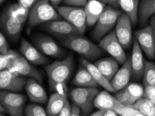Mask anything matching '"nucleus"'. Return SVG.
<instances>
[{
  "label": "nucleus",
  "instance_id": "nucleus-1",
  "mask_svg": "<svg viewBox=\"0 0 155 116\" xmlns=\"http://www.w3.org/2000/svg\"><path fill=\"white\" fill-rule=\"evenodd\" d=\"M73 67V57L70 54L63 60L54 61L46 66L45 70L51 90L63 94H68L67 82L72 75Z\"/></svg>",
  "mask_w": 155,
  "mask_h": 116
},
{
  "label": "nucleus",
  "instance_id": "nucleus-2",
  "mask_svg": "<svg viewBox=\"0 0 155 116\" xmlns=\"http://www.w3.org/2000/svg\"><path fill=\"white\" fill-rule=\"evenodd\" d=\"M56 8L49 0H39L29 9L28 17L29 31L36 26L60 18Z\"/></svg>",
  "mask_w": 155,
  "mask_h": 116
},
{
  "label": "nucleus",
  "instance_id": "nucleus-3",
  "mask_svg": "<svg viewBox=\"0 0 155 116\" xmlns=\"http://www.w3.org/2000/svg\"><path fill=\"white\" fill-rule=\"evenodd\" d=\"M61 44L88 60H95L103 54V49L82 35L71 37L60 41Z\"/></svg>",
  "mask_w": 155,
  "mask_h": 116
},
{
  "label": "nucleus",
  "instance_id": "nucleus-4",
  "mask_svg": "<svg viewBox=\"0 0 155 116\" xmlns=\"http://www.w3.org/2000/svg\"><path fill=\"white\" fill-rule=\"evenodd\" d=\"M122 12L110 5L105 7L102 15L96 22L92 31V36L96 41H100L104 35L111 31L113 28L116 25Z\"/></svg>",
  "mask_w": 155,
  "mask_h": 116
},
{
  "label": "nucleus",
  "instance_id": "nucleus-5",
  "mask_svg": "<svg viewBox=\"0 0 155 116\" xmlns=\"http://www.w3.org/2000/svg\"><path fill=\"white\" fill-rule=\"evenodd\" d=\"M40 29L61 41L71 37L82 35L72 24L65 20L56 19L41 25Z\"/></svg>",
  "mask_w": 155,
  "mask_h": 116
},
{
  "label": "nucleus",
  "instance_id": "nucleus-6",
  "mask_svg": "<svg viewBox=\"0 0 155 116\" xmlns=\"http://www.w3.org/2000/svg\"><path fill=\"white\" fill-rule=\"evenodd\" d=\"M99 93L95 87H77L70 92V98L81 108L84 114H88L93 109L94 100Z\"/></svg>",
  "mask_w": 155,
  "mask_h": 116
},
{
  "label": "nucleus",
  "instance_id": "nucleus-7",
  "mask_svg": "<svg viewBox=\"0 0 155 116\" xmlns=\"http://www.w3.org/2000/svg\"><path fill=\"white\" fill-rule=\"evenodd\" d=\"M56 8L61 17L72 24L82 35L84 34L87 27L84 7L58 6Z\"/></svg>",
  "mask_w": 155,
  "mask_h": 116
},
{
  "label": "nucleus",
  "instance_id": "nucleus-8",
  "mask_svg": "<svg viewBox=\"0 0 155 116\" xmlns=\"http://www.w3.org/2000/svg\"><path fill=\"white\" fill-rule=\"evenodd\" d=\"M0 101L7 108L11 116H22L25 115L26 98L22 94L2 90L0 93Z\"/></svg>",
  "mask_w": 155,
  "mask_h": 116
},
{
  "label": "nucleus",
  "instance_id": "nucleus-9",
  "mask_svg": "<svg viewBox=\"0 0 155 116\" xmlns=\"http://www.w3.org/2000/svg\"><path fill=\"white\" fill-rule=\"evenodd\" d=\"M99 46L117 60L119 63L123 64L127 58L124 47L118 41L115 30L110 31L100 40Z\"/></svg>",
  "mask_w": 155,
  "mask_h": 116
},
{
  "label": "nucleus",
  "instance_id": "nucleus-10",
  "mask_svg": "<svg viewBox=\"0 0 155 116\" xmlns=\"http://www.w3.org/2000/svg\"><path fill=\"white\" fill-rule=\"evenodd\" d=\"M31 64L32 63H30L25 56L18 54L17 57L11 63L8 70L17 75L33 78L40 83H42L43 75L41 72Z\"/></svg>",
  "mask_w": 155,
  "mask_h": 116
},
{
  "label": "nucleus",
  "instance_id": "nucleus-11",
  "mask_svg": "<svg viewBox=\"0 0 155 116\" xmlns=\"http://www.w3.org/2000/svg\"><path fill=\"white\" fill-rule=\"evenodd\" d=\"M33 42L35 47L45 55L52 58H61L64 55L65 51L48 35H37L33 38Z\"/></svg>",
  "mask_w": 155,
  "mask_h": 116
},
{
  "label": "nucleus",
  "instance_id": "nucleus-12",
  "mask_svg": "<svg viewBox=\"0 0 155 116\" xmlns=\"http://www.w3.org/2000/svg\"><path fill=\"white\" fill-rule=\"evenodd\" d=\"M136 39L142 51L149 59L155 58V41L151 25H147L141 29L136 31Z\"/></svg>",
  "mask_w": 155,
  "mask_h": 116
},
{
  "label": "nucleus",
  "instance_id": "nucleus-13",
  "mask_svg": "<svg viewBox=\"0 0 155 116\" xmlns=\"http://www.w3.org/2000/svg\"><path fill=\"white\" fill-rule=\"evenodd\" d=\"M20 75L15 74L8 69L2 70L0 72V88L2 90L21 92L25 88L27 79Z\"/></svg>",
  "mask_w": 155,
  "mask_h": 116
},
{
  "label": "nucleus",
  "instance_id": "nucleus-14",
  "mask_svg": "<svg viewBox=\"0 0 155 116\" xmlns=\"http://www.w3.org/2000/svg\"><path fill=\"white\" fill-rule=\"evenodd\" d=\"M131 26L133 25L130 18L127 14L122 13L116 23L115 31L118 41L125 49H128L133 41Z\"/></svg>",
  "mask_w": 155,
  "mask_h": 116
},
{
  "label": "nucleus",
  "instance_id": "nucleus-15",
  "mask_svg": "<svg viewBox=\"0 0 155 116\" xmlns=\"http://www.w3.org/2000/svg\"><path fill=\"white\" fill-rule=\"evenodd\" d=\"M143 93L144 88L142 85L137 83H131L118 91L115 98L121 104L132 106L136 101L143 97Z\"/></svg>",
  "mask_w": 155,
  "mask_h": 116
},
{
  "label": "nucleus",
  "instance_id": "nucleus-16",
  "mask_svg": "<svg viewBox=\"0 0 155 116\" xmlns=\"http://www.w3.org/2000/svg\"><path fill=\"white\" fill-rule=\"evenodd\" d=\"M22 23L11 17L5 10L2 13L1 27L2 32H4L11 41H18L22 31Z\"/></svg>",
  "mask_w": 155,
  "mask_h": 116
},
{
  "label": "nucleus",
  "instance_id": "nucleus-17",
  "mask_svg": "<svg viewBox=\"0 0 155 116\" xmlns=\"http://www.w3.org/2000/svg\"><path fill=\"white\" fill-rule=\"evenodd\" d=\"M130 58L134 79L140 80L143 77L145 60L143 56L142 49L136 38L132 41V52Z\"/></svg>",
  "mask_w": 155,
  "mask_h": 116
},
{
  "label": "nucleus",
  "instance_id": "nucleus-18",
  "mask_svg": "<svg viewBox=\"0 0 155 116\" xmlns=\"http://www.w3.org/2000/svg\"><path fill=\"white\" fill-rule=\"evenodd\" d=\"M20 51L23 56L34 65H43L48 62V59L45 54L24 38L21 41Z\"/></svg>",
  "mask_w": 155,
  "mask_h": 116
},
{
  "label": "nucleus",
  "instance_id": "nucleus-19",
  "mask_svg": "<svg viewBox=\"0 0 155 116\" xmlns=\"http://www.w3.org/2000/svg\"><path fill=\"white\" fill-rule=\"evenodd\" d=\"M132 76L131 58H127L123 64L121 68L118 70L114 77L111 80V83L115 92H118L123 89L129 84V81Z\"/></svg>",
  "mask_w": 155,
  "mask_h": 116
},
{
  "label": "nucleus",
  "instance_id": "nucleus-20",
  "mask_svg": "<svg viewBox=\"0 0 155 116\" xmlns=\"http://www.w3.org/2000/svg\"><path fill=\"white\" fill-rule=\"evenodd\" d=\"M25 91L27 92L28 98L32 102L45 104L48 100L46 91L36 79L33 78L27 79Z\"/></svg>",
  "mask_w": 155,
  "mask_h": 116
},
{
  "label": "nucleus",
  "instance_id": "nucleus-21",
  "mask_svg": "<svg viewBox=\"0 0 155 116\" xmlns=\"http://www.w3.org/2000/svg\"><path fill=\"white\" fill-rule=\"evenodd\" d=\"M105 7L106 4L99 0H88L84 6L88 27H92L95 25Z\"/></svg>",
  "mask_w": 155,
  "mask_h": 116
},
{
  "label": "nucleus",
  "instance_id": "nucleus-22",
  "mask_svg": "<svg viewBox=\"0 0 155 116\" xmlns=\"http://www.w3.org/2000/svg\"><path fill=\"white\" fill-rule=\"evenodd\" d=\"M81 63L82 65L84 66L88 72L92 75L95 81L97 83L102 87L104 88L107 91H109L110 93H114L115 91L113 88L111 83L110 80L107 79L105 76L101 72V71L96 67L95 64L91 63L87 60L86 58H81Z\"/></svg>",
  "mask_w": 155,
  "mask_h": 116
},
{
  "label": "nucleus",
  "instance_id": "nucleus-23",
  "mask_svg": "<svg viewBox=\"0 0 155 116\" xmlns=\"http://www.w3.org/2000/svg\"><path fill=\"white\" fill-rule=\"evenodd\" d=\"M94 64L101 71V72L110 81L119 70L118 62L113 57H107L100 59V60L96 61Z\"/></svg>",
  "mask_w": 155,
  "mask_h": 116
},
{
  "label": "nucleus",
  "instance_id": "nucleus-24",
  "mask_svg": "<svg viewBox=\"0 0 155 116\" xmlns=\"http://www.w3.org/2000/svg\"><path fill=\"white\" fill-rule=\"evenodd\" d=\"M68 99V94L55 92L50 96L47 106V113L50 116L59 115L65 101Z\"/></svg>",
  "mask_w": 155,
  "mask_h": 116
},
{
  "label": "nucleus",
  "instance_id": "nucleus-25",
  "mask_svg": "<svg viewBox=\"0 0 155 116\" xmlns=\"http://www.w3.org/2000/svg\"><path fill=\"white\" fill-rule=\"evenodd\" d=\"M155 15V0H141L138 8V22L145 26L150 18Z\"/></svg>",
  "mask_w": 155,
  "mask_h": 116
},
{
  "label": "nucleus",
  "instance_id": "nucleus-26",
  "mask_svg": "<svg viewBox=\"0 0 155 116\" xmlns=\"http://www.w3.org/2000/svg\"><path fill=\"white\" fill-rule=\"evenodd\" d=\"M139 0H118V6L130 18L133 26L138 21Z\"/></svg>",
  "mask_w": 155,
  "mask_h": 116
},
{
  "label": "nucleus",
  "instance_id": "nucleus-27",
  "mask_svg": "<svg viewBox=\"0 0 155 116\" xmlns=\"http://www.w3.org/2000/svg\"><path fill=\"white\" fill-rule=\"evenodd\" d=\"M80 68L76 75L74 76L72 84L77 87H95L97 88L99 85L93 79L92 75L88 72V70L83 66Z\"/></svg>",
  "mask_w": 155,
  "mask_h": 116
},
{
  "label": "nucleus",
  "instance_id": "nucleus-28",
  "mask_svg": "<svg viewBox=\"0 0 155 116\" xmlns=\"http://www.w3.org/2000/svg\"><path fill=\"white\" fill-rule=\"evenodd\" d=\"M109 91H104L97 94L94 100V106L97 108H112L118 102V99L112 96Z\"/></svg>",
  "mask_w": 155,
  "mask_h": 116
},
{
  "label": "nucleus",
  "instance_id": "nucleus-29",
  "mask_svg": "<svg viewBox=\"0 0 155 116\" xmlns=\"http://www.w3.org/2000/svg\"><path fill=\"white\" fill-rule=\"evenodd\" d=\"M29 9L30 8L22 6L19 3H15L8 6L5 8V11L11 17L15 18L21 23L24 24L29 17Z\"/></svg>",
  "mask_w": 155,
  "mask_h": 116
},
{
  "label": "nucleus",
  "instance_id": "nucleus-30",
  "mask_svg": "<svg viewBox=\"0 0 155 116\" xmlns=\"http://www.w3.org/2000/svg\"><path fill=\"white\" fill-rule=\"evenodd\" d=\"M143 116H155V104L142 97L132 105Z\"/></svg>",
  "mask_w": 155,
  "mask_h": 116
},
{
  "label": "nucleus",
  "instance_id": "nucleus-31",
  "mask_svg": "<svg viewBox=\"0 0 155 116\" xmlns=\"http://www.w3.org/2000/svg\"><path fill=\"white\" fill-rule=\"evenodd\" d=\"M143 86H155V64L145 60V68L143 72Z\"/></svg>",
  "mask_w": 155,
  "mask_h": 116
},
{
  "label": "nucleus",
  "instance_id": "nucleus-32",
  "mask_svg": "<svg viewBox=\"0 0 155 116\" xmlns=\"http://www.w3.org/2000/svg\"><path fill=\"white\" fill-rule=\"evenodd\" d=\"M114 110L116 111L118 115L121 116H143L139 111L131 105H125L120 101L116 103Z\"/></svg>",
  "mask_w": 155,
  "mask_h": 116
},
{
  "label": "nucleus",
  "instance_id": "nucleus-33",
  "mask_svg": "<svg viewBox=\"0 0 155 116\" xmlns=\"http://www.w3.org/2000/svg\"><path fill=\"white\" fill-rule=\"evenodd\" d=\"M18 54V52L12 50V49H10L6 54H1V55H0V70L8 69L11 63L17 57Z\"/></svg>",
  "mask_w": 155,
  "mask_h": 116
},
{
  "label": "nucleus",
  "instance_id": "nucleus-34",
  "mask_svg": "<svg viewBox=\"0 0 155 116\" xmlns=\"http://www.w3.org/2000/svg\"><path fill=\"white\" fill-rule=\"evenodd\" d=\"M26 116H46L47 111L41 106L36 104H29L25 107L24 111Z\"/></svg>",
  "mask_w": 155,
  "mask_h": 116
},
{
  "label": "nucleus",
  "instance_id": "nucleus-35",
  "mask_svg": "<svg viewBox=\"0 0 155 116\" xmlns=\"http://www.w3.org/2000/svg\"><path fill=\"white\" fill-rule=\"evenodd\" d=\"M91 116H118L116 111L112 108H98L97 111L91 113Z\"/></svg>",
  "mask_w": 155,
  "mask_h": 116
},
{
  "label": "nucleus",
  "instance_id": "nucleus-36",
  "mask_svg": "<svg viewBox=\"0 0 155 116\" xmlns=\"http://www.w3.org/2000/svg\"><path fill=\"white\" fill-rule=\"evenodd\" d=\"M143 97L155 104V86H144Z\"/></svg>",
  "mask_w": 155,
  "mask_h": 116
},
{
  "label": "nucleus",
  "instance_id": "nucleus-37",
  "mask_svg": "<svg viewBox=\"0 0 155 116\" xmlns=\"http://www.w3.org/2000/svg\"><path fill=\"white\" fill-rule=\"evenodd\" d=\"M10 49L8 42L7 41L6 37L3 35V33L1 32L0 34V53L2 54H6Z\"/></svg>",
  "mask_w": 155,
  "mask_h": 116
},
{
  "label": "nucleus",
  "instance_id": "nucleus-38",
  "mask_svg": "<svg viewBox=\"0 0 155 116\" xmlns=\"http://www.w3.org/2000/svg\"><path fill=\"white\" fill-rule=\"evenodd\" d=\"M65 6L84 7L88 0H63Z\"/></svg>",
  "mask_w": 155,
  "mask_h": 116
},
{
  "label": "nucleus",
  "instance_id": "nucleus-39",
  "mask_svg": "<svg viewBox=\"0 0 155 116\" xmlns=\"http://www.w3.org/2000/svg\"><path fill=\"white\" fill-rule=\"evenodd\" d=\"M70 112H71V105H70L68 99H66L63 104L62 109L59 113V116H70Z\"/></svg>",
  "mask_w": 155,
  "mask_h": 116
},
{
  "label": "nucleus",
  "instance_id": "nucleus-40",
  "mask_svg": "<svg viewBox=\"0 0 155 116\" xmlns=\"http://www.w3.org/2000/svg\"><path fill=\"white\" fill-rule=\"evenodd\" d=\"M81 109L79 106L73 103L71 104V112H70V116H79L81 115Z\"/></svg>",
  "mask_w": 155,
  "mask_h": 116
},
{
  "label": "nucleus",
  "instance_id": "nucleus-41",
  "mask_svg": "<svg viewBox=\"0 0 155 116\" xmlns=\"http://www.w3.org/2000/svg\"><path fill=\"white\" fill-rule=\"evenodd\" d=\"M38 1H39V0H18L19 4L28 8H31Z\"/></svg>",
  "mask_w": 155,
  "mask_h": 116
},
{
  "label": "nucleus",
  "instance_id": "nucleus-42",
  "mask_svg": "<svg viewBox=\"0 0 155 116\" xmlns=\"http://www.w3.org/2000/svg\"><path fill=\"white\" fill-rule=\"evenodd\" d=\"M101 2L104 3L105 4H108V5H110L116 8H118V0H99Z\"/></svg>",
  "mask_w": 155,
  "mask_h": 116
},
{
  "label": "nucleus",
  "instance_id": "nucleus-43",
  "mask_svg": "<svg viewBox=\"0 0 155 116\" xmlns=\"http://www.w3.org/2000/svg\"><path fill=\"white\" fill-rule=\"evenodd\" d=\"M150 25H151V27L152 28V31H153V35L155 41V15H152V17L150 18Z\"/></svg>",
  "mask_w": 155,
  "mask_h": 116
},
{
  "label": "nucleus",
  "instance_id": "nucleus-44",
  "mask_svg": "<svg viewBox=\"0 0 155 116\" xmlns=\"http://www.w3.org/2000/svg\"><path fill=\"white\" fill-rule=\"evenodd\" d=\"M6 113H8V110H7V108L5 107V106L1 104V105H0V115H4L6 114Z\"/></svg>",
  "mask_w": 155,
  "mask_h": 116
},
{
  "label": "nucleus",
  "instance_id": "nucleus-45",
  "mask_svg": "<svg viewBox=\"0 0 155 116\" xmlns=\"http://www.w3.org/2000/svg\"><path fill=\"white\" fill-rule=\"evenodd\" d=\"M51 2V4H52V5L54 6V7H57L58 6V5H59L61 2H62V0H49Z\"/></svg>",
  "mask_w": 155,
  "mask_h": 116
},
{
  "label": "nucleus",
  "instance_id": "nucleus-46",
  "mask_svg": "<svg viewBox=\"0 0 155 116\" xmlns=\"http://www.w3.org/2000/svg\"><path fill=\"white\" fill-rule=\"evenodd\" d=\"M5 1L6 0H0V2H1V4H3Z\"/></svg>",
  "mask_w": 155,
  "mask_h": 116
}]
</instances>
